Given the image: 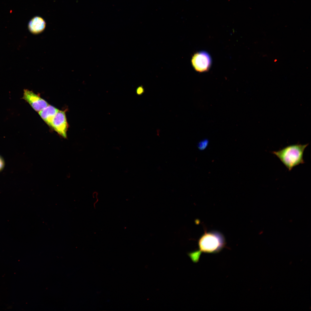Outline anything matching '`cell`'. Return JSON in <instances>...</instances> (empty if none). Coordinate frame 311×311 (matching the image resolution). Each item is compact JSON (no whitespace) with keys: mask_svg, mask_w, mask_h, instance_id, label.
<instances>
[{"mask_svg":"<svg viewBox=\"0 0 311 311\" xmlns=\"http://www.w3.org/2000/svg\"><path fill=\"white\" fill-rule=\"evenodd\" d=\"M144 92V90L142 86L139 87L136 89V93L138 95H141Z\"/></svg>","mask_w":311,"mask_h":311,"instance_id":"9","label":"cell"},{"mask_svg":"<svg viewBox=\"0 0 311 311\" xmlns=\"http://www.w3.org/2000/svg\"><path fill=\"white\" fill-rule=\"evenodd\" d=\"M191 64L197 71L203 72L207 71L211 65V57L207 52L200 51L195 53L192 57Z\"/></svg>","mask_w":311,"mask_h":311,"instance_id":"3","label":"cell"},{"mask_svg":"<svg viewBox=\"0 0 311 311\" xmlns=\"http://www.w3.org/2000/svg\"><path fill=\"white\" fill-rule=\"evenodd\" d=\"M22 98L36 111L39 112L48 105V103L39 95L27 89L24 90Z\"/></svg>","mask_w":311,"mask_h":311,"instance_id":"4","label":"cell"},{"mask_svg":"<svg viewBox=\"0 0 311 311\" xmlns=\"http://www.w3.org/2000/svg\"><path fill=\"white\" fill-rule=\"evenodd\" d=\"M28 26L31 33L35 35L38 34L44 30L46 27V22L41 17L36 16L30 20Z\"/></svg>","mask_w":311,"mask_h":311,"instance_id":"6","label":"cell"},{"mask_svg":"<svg viewBox=\"0 0 311 311\" xmlns=\"http://www.w3.org/2000/svg\"><path fill=\"white\" fill-rule=\"evenodd\" d=\"M58 110L55 107L49 105L38 113L43 121L49 126L51 127L52 120Z\"/></svg>","mask_w":311,"mask_h":311,"instance_id":"7","label":"cell"},{"mask_svg":"<svg viewBox=\"0 0 311 311\" xmlns=\"http://www.w3.org/2000/svg\"><path fill=\"white\" fill-rule=\"evenodd\" d=\"M51 127L60 135L66 138L68 124L65 111H58L52 120Z\"/></svg>","mask_w":311,"mask_h":311,"instance_id":"5","label":"cell"},{"mask_svg":"<svg viewBox=\"0 0 311 311\" xmlns=\"http://www.w3.org/2000/svg\"><path fill=\"white\" fill-rule=\"evenodd\" d=\"M309 144H296L286 146L278 151H272L290 171L300 164H304L303 154Z\"/></svg>","mask_w":311,"mask_h":311,"instance_id":"2","label":"cell"},{"mask_svg":"<svg viewBox=\"0 0 311 311\" xmlns=\"http://www.w3.org/2000/svg\"><path fill=\"white\" fill-rule=\"evenodd\" d=\"M208 143V141L207 139L203 140L198 143V147L200 150H204L207 147Z\"/></svg>","mask_w":311,"mask_h":311,"instance_id":"8","label":"cell"},{"mask_svg":"<svg viewBox=\"0 0 311 311\" xmlns=\"http://www.w3.org/2000/svg\"><path fill=\"white\" fill-rule=\"evenodd\" d=\"M4 165V161L2 158L0 156V171L3 168Z\"/></svg>","mask_w":311,"mask_h":311,"instance_id":"10","label":"cell"},{"mask_svg":"<svg viewBox=\"0 0 311 311\" xmlns=\"http://www.w3.org/2000/svg\"><path fill=\"white\" fill-rule=\"evenodd\" d=\"M199 250L190 254L192 260L197 262L202 252L216 253L221 251L225 245L223 236L217 232H205L198 241Z\"/></svg>","mask_w":311,"mask_h":311,"instance_id":"1","label":"cell"}]
</instances>
